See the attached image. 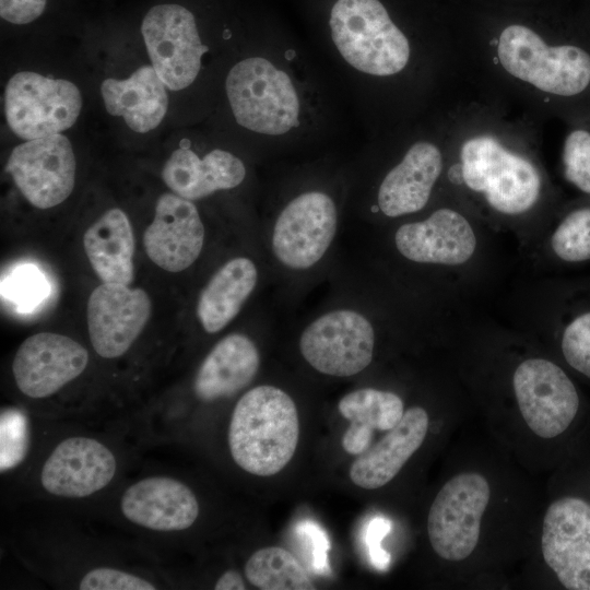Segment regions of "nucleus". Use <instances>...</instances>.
<instances>
[{
    "mask_svg": "<svg viewBox=\"0 0 590 590\" xmlns=\"http://www.w3.org/2000/svg\"><path fill=\"white\" fill-rule=\"evenodd\" d=\"M299 439L295 402L282 389L261 385L236 403L228 427V447L244 471L271 476L293 458Z\"/></svg>",
    "mask_w": 590,
    "mask_h": 590,
    "instance_id": "nucleus-1",
    "label": "nucleus"
},
{
    "mask_svg": "<svg viewBox=\"0 0 590 590\" xmlns=\"http://www.w3.org/2000/svg\"><path fill=\"white\" fill-rule=\"evenodd\" d=\"M329 24L339 52L358 71L385 76L406 66L408 38L379 0H338Z\"/></svg>",
    "mask_w": 590,
    "mask_h": 590,
    "instance_id": "nucleus-2",
    "label": "nucleus"
},
{
    "mask_svg": "<svg viewBox=\"0 0 590 590\" xmlns=\"http://www.w3.org/2000/svg\"><path fill=\"white\" fill-rule=\"evenodd\" d=\"M236 121L257 133L280 135L298 126L299 99L290 76L262 57L236 63L226 78Z\"/></svg>",
    "mask_w": 590,
    "mask_h": 590,
    "instance_id": "nucleus-3",
    "label": "nucleus"
},
{
    "mask_svg": "<svg viewBox=\"0 0 590 590\" xmlns=\"http://www.w3.org/2000/svg\"><path fill=\"white\" fill-rule=\"evenodd\" d=\"M497 55L506 71L543 92L573 96L590 83L588 52L571 45L547 46L522 25H510L502 32Z\"/></svg>",
    "mask_w": 590,
    "mask_h": 590,
    "instance_id": "nucleus-4",
    "label": "nucleus"
},
{
    "mask_svg": "<svg viewBox=\"0 0 590 590\" xmlns=\"http://www.w3.org/2000/svg\"><path fill=\"white\" fill-rule=\"evenodd\" d=\"M460 157L465 185L484 193L496 211L520 214L535 204L541 189L536 168L494 138L485 135L465 141Z\"/></svg>",
    "mask_w": 590,
    "mask_h": 590,
    "instance_id": "nucleus-5",
    "label": "nucleus"
},
{
    "mask_svg": "<svg viewBox=\"0 0 590 590\" xmlns=\"http://www.w3.org/2000/svg\"><path fill=\"white\" fill-rule=\"evenodd\" d=\"M82 98L70 81L35 72H19L8 82L5 117L11 130L24 140L57 134L79 117Z\"/></svg>",
    "mask_w": 590,
    "mask_h": 590,
    "instance_id": "nucleus-6",
    "label": "nucleus"
},
{
    "mask_svg": "<svg viewBox=\"0 0 590 590\" xmlns=\"http://www.w3.org/2000/svg\"><path fill=\"white\" fill-rule=\"evenodd\" d=\"M143 36L153 68L165 86L178 91L197 78L202 44L194 14L177 2L152 5L141 22Z\"/></svg>",
    "mask_w": 590,
    "mask_h": 590,
    "instance_id": "nucleus-7",
    "label": "nucleus"
},
{
    "mask_svg": "<svg viewBox=\"0 0 590 590\" xmlns=\"http://www.w3.org/2000/svg\"><path fill=\"white\" fill-rule=\"evenodd\" d=\"M489 496L488 482L479 473H460L441 487L427 518L429 542L438 556L458 562L474 551Z\"/></svg>",
    "mask_w": 590,
    "mask_h": 590,
    "instance_id": "nucleus-8",
    "label": "nucleus"
},
{
    "mask_svg": "<svg viewBox=\"0 0 590 590\" xmlns=\"http://www.w3.org/2000/svg\"><path fill=\"white\" fill-rule=\"evenodd\" d=\"M375 332L369 320L352 309L323 314L303 331L299 350L316 370L329 376L349 377L371 362Z\"/></svg>",
    "mask_w": 590,
    "mask_h": 590,
    "instance_id": "nucleus-9",
    "label": "nucleus"
},
{
    "mask_svg": "<svg viewBox=\"0 0 590 590\" xmlns=\"http://www.w3.org/2000/svg\"><path fill=\"white\" fill-rule=\"evenodd\" d=\"M337 227L338 211L332 198L322 191H306L279 214L272 231V251L290 269H308L322 259Z\"/></svg>",
    "mask_w": 590,
    "mask_h": 590,
    "instance_id": "nucleus-10",
    "label": "nucleus"
},
{
    "mask_svg": "<svg viewBox=\"0 0 590 590\" xmlns=\"http://www.w3.org/2000/svg\"><path fill=\"white\" fill-rule=\"evenodd\" d=\"M514 390L524 422L539 437H557L576 418V387L560 367L547 359L522 362L514 374Z\"/></svg>",
    "mask_w": 590,
    "mask_h": 590,
    "instance_id": "nucleus-11",
    "label": "nucleus"
},
{
    "mask_svg": "<svg viewBox=\"0 0 590 590\" xmlns=\"http://www.w3.org/2000/svg\"><path fill=\"white\" fill-rule=\"evenodd\" d=\"M541 548L545 563L569 590H590V502L565 496L547 508Z\"/></svg>",
    "mask_w": 590,
    "mask_h": 590,
    "instance_id": "nucleus-12",
    "label": "nucleus"
},
{
    "mask_svg": "<svg viewBox=\"0 0 590 590\" xmlns=\"http://www.w3.org/2000/svg\"><path fill=\"white\" fill-rule=\"evenodd\" d=\"M5 170L31 204L48 209L72 192L75 157L68 138L57 133L14 148Z\"/></svg>",
    "mask_w": 590,
    "mask_h": 590,
    "instance_id": "nucleus-13",
    "label": "nucleus"
},
{
    "mask_svg": "<svg viewBox=\"0 0 590 590\" xmlns=\"http://www.w3.org/2000/svg\"><path fill=\"white\" fill-rule=\"evenodd\" d=\"M88 353L75 340L52 332L27 338L17 349L12 373L19 390L26 397L43 399L58 392L80 376Z\"/></svg>",
    "mask_w": 590,
    "mask_h": 590,
    "instance_id": "nucleus-14",
    "label": "nucleus"
},
{
    "mask_svg": "<svg viewBox=\"0 0 590 590\" xmlns=\"http://www.w3.org/2000/svg\"><path fill=\"white\" fill-rule=\"evenodd\" d=\"M151 300L141 288L103 283L90 295L87 327L95 352L104 358L123 355L151 315Z\"/></svg>",
    "mask_w": 590,
    "mask_h": 590,
    "instance_id": "nucleus-15",
    "label": "nucleus"
},
{
    "mask_svg": "<svg viewBox=\"0 0 590 590\" xmlns=\"http://www.w3.org/2000/svg\"><path fill=\"white\" fill-rule=\"evenodd\" d=\"M116 472V457L106 445L74 436L54 448L42 468L40 484L50 495L82 498L105 488Z\"/></svg>",
    "mask_w": 590,
    "mask_h": 590,
    "instance_id": "nucleus-16",
    "label": "nucleus"
},
{
    "mask_svg": "<svg viewBox=\"0 0 590 590\" xmlns=\"http://www.w3.org/2000/svg\"><path fill=\"white\" fill-rule=\"evenodd\" d=\"M203 241L204 226L196 205L174 193L162 194L143 234L149 258L166 271L179 272L197 260Z\"/></svg>",
    "mask_w": 590,
    "mask_h": 590,
    "instance_id": "nucleus-17",
    "label": "nucleus"
},
{
    "mask_svg": "<svg viewBox=\"0 0 590 590\" xmlns=\"http://www.w3.org/2000/svg\"><path fill=\"white\" fill-rule=\"evenodd\" d=\"M123 517L158 532L182 531L199 516V503L185 483L169 476H149L131 484L120 499Z\"/></svg>",
    "mask_w": 590,
    "mask_h": 590,
    "instance_id": "nucleus-18",
    "label": "nucleus"
},
{
    "mask_svg": "<svg viewBox=\"0 0 590 590\" xmlns=\"http://www.w3.org/2000/svg\"><path fill=\"white\" fill-rule=\"evenodd\" d=\"M394 243L399 252L411 261L458 266L472 257L476 237L464 216L444 208L424 221L400 226Z\"/></svg>",
    "mask_w": 590,
    "mask_h": 590,
    "instance_id": "nucleus-19",
    "label": "nucleus"
},
{
    "mask_svg": "<svg viewBox=\"0 0 590 590\" xmlns=\"http://www.w3.org/2000/svg\"><path fill=\"white\" fill-rule=\"evenodd\" d=\"M428 414L421 406L404 411L400 422L358 455L350 479L358 487L376 489L389 483L421 447L428 430Z\"/></svg>",
    "mask_w": 590,
    "mask_h": 590,
    "instance_id": "nucleus-20",
    "label": "nucleus"
},
{
    "mask_svg": "<svg viewBox=\"0 0 590 590\" xmlns=\"http://www.w3.org/2000/svg\"><path fill=\"white\" fill-rule=\"evenodd\" d=\"M442 167L441 153L429 142H416L384 178L378 205L390 217L423 209Z\"/></svg>",
    "mask_w": 590,
    "mask_h": 590,
    "instance_id": "nucleus-21",
    "label": "nucleus"
},
{
    "mask_svg": "<svg viewBox=\"0 0 590 590\" xmlns=\"http://www.w3.org/2000/svg\"><path fill=\"white\" fill-rule=\"evenodd\" d=\"M244 163L224 150H213L200 158L189 149H178L165 163L162 177L170 190L185 199L198 200L217 190L240 185Z\"/></svg>",
    "mask_w": 590,
    "mask_h": 590,
    "instance_id": "nucleus-22",
    "label": "nucleus"
},
{
    "mask_svg": "<svg viewBox=\"0 0 590 590\" xmlns=\"http://www.w3.org/2000/svg\"><path fill=\"white\" fill-rule=\"evenodd\" d=\"M260 354L245 334L232 333L219 341L200 365L193 381L202 401L227 398L247 387L258 373Z\"/></svg>",
    "mask_w": 590,
    "mask_h": 590,
    "instance_id": "nucleus-23",
    "label": "nucleus"
},
{
    "mask_svg": "<svg viewBox=\"0 0 590 590\" xmlns=\"http://www.w3.org/2000/svg\"><path fill=\"white\" fill-rule=\"evenodd\" d=\"M101 92L107 111L137 132L157 127L167 110L165 84L153 67H142L126 80L106 79Z\"/></svg>",
    "mask_w": 590,
    "mask_h": 590,
    "instance_id": "nucleus-24",
    "label": "nucleus"
},
{
    "mask_svg": "<svg viewBox=\"0 0 590 590\" xmlns=\"http://www.w3.org/2000/svg\"><path fill=\"white\" fill-rule=\"evenodd\" d=\"M83 246L103 283L129 285L133 281L134 238L123 211H106L86 229Z\"/></svg>",
    "mask_w": 590,
    "mask_h": 590,
    "instance_id": "nucleus-25",
    "label": "nucleus"
},
{
    "mask_svg": "<svg viewBox=\"0 0 590 590\" xmlns=\"http://www.w3.org/2000/svg\"><path fill=\"white\" fill-rule=\"evenodd\" d=\"M258 281V270L251 259L228 260L210 279L197 303V316L208 333L226 327L239 312Z\"/></svg>",
    "mask_w": 590,
    "mask_h": 590,
    "instance_id": "nucleus-26",
    "label": "nucleus"
},
{
    "mask_svg": "<svg viewBox=\"0 0 590 590\" xmlns=\"http://www.w3.org/2000/svg\"><path fill=\"white\" fill-rule=\"evenodd\" d=\"M338 410L351 423L342 447L349 455L358 456L370 447L375 430L388 432L400 422L404 404L393 392L362 388L345 394Z\"/></svg>",
    "mask_w": 590,
    "mask_h": 590,
    "instance_id": "nucleus-27",
    "label": "nucleus"
},
{
    "mask_svg": "<svg viewBox=\"0 0 590 590\" xmlns=\"http://www.w3.org/2000/svg\"><path fill=\"white\" fill-rule=\"evenodd\" d=\"M245 576L262 590L316 589L299 560L280 546L256 551L245 564Z\"/></svg>",
    "mask_w": 590,
    "mask_h": 590,
    "instance_id": "nucleus-28",
    "label": "nucleus"
},
{
    "mask_svg": "<svg viewBox=\"0 0 590 590\" xmlns=\"http://www.w3.org/2000/svg\"><path fill=\"white\" fill-rule=\"evenodd\" d=\"M551 246L560 259L577 262L590 259V209L568 214L557 226Z\"/></svg>",
    "mask_w": 590,
    "mask_h": 590,
    "instance_id": "nucleus-29",
    "label": "nucleus"
},
{
    "mask_svg": "<svg viewBox=\"0 0 590 590\" xmlns=\"http://www.w3.org/2000/svg\"><path fill=\"white\" fill-rule=\"evenodd\" d=\"M2 295L15 304L21 312H27L44 302L49 284L43 272L33 264H23L2 281Z\"/></svg>",
    "mask_w": 590,
    "mask_h": 590,
    "instance_id": "nucleus-30",
    "label": "nucleus"
},
{
    "mask_svg": "<svg viewBox=\"0 0 590 590\" xmlns=\"http://www.w3.org/2000/svg\"><path fill=\"white\" fill-rule=\"evenodd\" d=\"M30 423L17 409L1 411L0 416V470L2 473L17 467L30 449Z\"/></svg>",
    "mask_w": 590,
    "mask_h": 590,
    "instance_id": "nucleus-31",
    "label": "nucleus"
},
{
    "mask_svg": "<svg viewBox=\"0 0 590 590\" xmlns=\"http://www.w3.org/2000/svg\"><path fill=\"white\" fill-rule=\"evenodd\" d=\"M563 163L566 179L586 193H590V132L575 130L564 143Z\"/></svg>",
    "mask_w": 590,
    "mask_h": 590,
    "instance_id": "nucleus-32",
    "label": "nucleus"
},
{
    "mask_svg": "<svg viewBox=\"0 0 590 590\" xmlns=\"http://www.w3.org/2000/svg\"><path fill=\"white\" fill-rule=\"evenodd\" d=\"M562 351L573 368L590 377V312L577 317L567 326Z\"/></svg>",
    "mask_w": 590,
    "mask_h": 590,
    "instance_id": "nucleus-33",
    "label": "nucleus"
},
{
    "mask_svg": "<svg viewBox=\"0 0 590 590\" xmlns=\"http://www.w3.org/2000/svg\"><path fill=\"white\" fill-rule=\"evenodd\" d=\"M81 590H154V583L134 574L97 567L87 571L79 582Z\"/></svg>",
    "mask_w": 590,
    "mask_h": 590,
    "instance_id": "nucleus-34",
    "label": "nucleus"
},
{
    "mask_svg": "<svg viewBox=\"0 0 590 590\" xmlns=\"http://www.w3.org/2000/svg\"><path fill=\"white\" fill-rule=\"evenodd\" d=\"M296 534L304 541L312 570L319 575H328V551L330 543L322 528L314 521L304 520L296 526Z\"/></svg>",
    "mask_w": 590,
    "mask_h": 590,
    "instance_id": "nucleus-35",
    "label": "nucleus"
},
{
    "mask_svg": "<svg viewBox=\"0 0 590 590\" xmlns=\"http://www.w3.org/2000/svg\"><path fill=\"white\" fill-rule=\"evenodd\" d=\"M48 0H0V16L13 25H26L46 11Z\"/></svg>",
    "mask_w": 590,
    "mask_h": 590,
    "instance_id": "nucleus-36",
    "label": "nucleus"
},
{
    "mask_svg": "<svg viewBox=\"0 0 590 590\" xmlns=\"http://www.w3.org/2000/svg\"><path fill=\"white\" fill-rule=\"evenodd\" d=\"M391 529V522L385 517H375L366 526L365 543L371 564L380 570L388 568L390 555L382 548L381 541Z\"/></svg>",
    "mask_w": 590,
    "mask_h": 590,
    "instance_id": "nucleus-37",
    "label": "nucleus"
},
{
    "mask_svg": "<svg viewBox=\"0 0 590 590\" xmlns=\"http://www.w3.org/2000/svg\"><path fill=\"white\" fill-rule=\"evenodd\" d=\"M215 590H244L246 589L241 575L236 570L225 571L215 582Z\"/></svg>",
    "mask_w": 590,
    "mask_h": 590,
    "instance_id": "nucleus-38",
    "label": "nucleus"
}]
</instances>
